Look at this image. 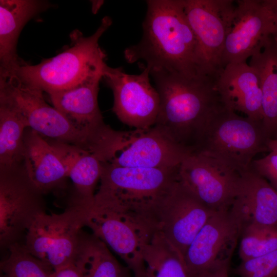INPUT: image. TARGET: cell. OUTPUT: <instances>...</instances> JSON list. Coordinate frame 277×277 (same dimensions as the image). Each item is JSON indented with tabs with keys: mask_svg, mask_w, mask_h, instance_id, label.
<instances>
[{
	"mask_svg": "<svg viewBox=\"0 0 277 277\" xmlns=\"http://www.w3.org/2000/svg\"><path fill=\"white\" fill-rule=\"evenodd\" d=\"M146 4L142 38L125 48L126 61L138 63L150 71H166L187 77L206 75L183 0H148Z\"/></svg>",
	"mask_w": 277,
	"mask_h": 277,
	"instance_id": "6da1fadb",
	"label": "cell"
},
{
	"mask_svg": "<svg viewBox=\"0 0 277 277\" xmlns=\"http://www.w3.org/2000/svg\"><path fill=\"white\" fill-rule=\"evenodd\" d=\"M179 168L128 167L104 163L92 209L122 217L153 236L159 231L161 204L178 180Z\"/></svg>",
	"mask_w": 277,
	"mask_h": 277,
	"instance_id": "7a4b0ae2",
	"label": "cell"
},
{
	"mask_svg": "<svg viewBox=\"0 0 277 277\" xmlns=\"http://www.w3.org/2000/svg\"><path fill=\"white\" fill-rule=\"evenodd\" d=\"M160 96L153 127L179 145L193 152L209 119L222 105L216 78L187 77L166 71H150Z\"/></svg>",
	"mask_w": 277,
	"mask_h": 277,
	"instance_id": "3957f363",
	"label": "cell"
},
{
	"mask_svg": "<svg viewBox=\"0 0 277 277\" xmlns=\"http://www.w3.org/2000/svg\"><path fill=\"white\" fill-rule=\"evenodd\" d=\"M108 16L90 36L80 31L71 35L70 46L56 56L32 65L24 63L7 70L24 82L49 94L72 88L84 82L103 79L106 54L100 47L99 39L112 24Z\"/></svg>",
	"mask_w": 277,
	"mask_h": 277,
	"instance_id": "277c9868",
	"label": "cell"
},
{
	"mask_svg": "<svg viewBox=\"0 0 277 277\" xmlns=\"http://www.w3.org/2000/svg\"><path fill=\"white\" fill-rule=\"evenodd\" d=\"M269 138L262 122L221 105L206 123L193 153L212 157L241 174L250 170L256 154L268 150Z\"/></svg>",
	"mask_w": 277,
	"mask_h": 277,
	"instance_id": "5b68a950",
	"label": "cell"
},
{
	"mask_svg": "<svg viewBox=\"0 0 277 277\" xmlns=\"http://www.w3.org/2000/svg\"><path fill=\"white\" fill-rule=\"evenodd\" d=\"M43 92L24 82L14 73L0 70V97L22 115L28 128L55 141L97 152L104 150L107 138L90 136L78 130L59 111L46 103Z\"/></svg>",
	"mask_w": 277,
	"mask_h": 277,
	"instance_id": "8992f818",
	"label": "cell"
},
{
	"mask_svg": "<svg viewBox=\"0 0 277 277\" xmlns=\"http://www.w3.org/2000/svg\"><path fill=\"white\" fill-rule=\"evenodd\" d=\"M91 209L73 199L62 213L43 211L35 217L23 243L53 271L71 264L76 259L82 228L86 226Z\"/></svg>",
	"mask_w": 277,
	"mask_h": 277,
	"instance_id": "52a82bcc",
	"label": "cell"
},
{
	"mask_svg": "<svg viewBox=\"0 0 277 277\" xmlns=\"http://www.w3.org/2000/svg\"><path fill=\"white\" fill-rule=\"evenodd\" d=\"M138 74H130L122 67L105 69L103 79L113 95L112 110L119 120L135 129H149L155 123L160 96L150 83V69L139 66Z\"/></svg>",
	"mask_w": 277,
	"mask_h": 277,
	"instance_id": "ba28073f",
	"label": "cell"
},
{
	"mask_svg": "<svg viewBox=\"0 0 277 277\" xmlns=\"http://www.w3.org/2000/svg\"><path fill=\"white\" fill-rule=\"evenodd\" d=\"M235 2L183 0L185 14L197 42L205 75L216 78L223 69L222 54L235 8Z\"/></svg>",
	"mask_w": 277,
	"mask_h": 277,
	"instance_id": "9c48e42d",
	"label": "cell"
},
{
	"mask_svg": "<svg viewBox=\"0 0 277 277\" xmlns=\"http://www.w3.org/2000/svg\"><path fill=\"white\" fill-rule=\"evenodd\" d=\"M241 174L221 161L201 153H192L181 163L178 180L204 204L220 211L230 208Z\"/></svg>",
	"mask_w": 277,
	"mask_h": 277,
	"instance_id": "30bf717a",
	"label": "cell"
},
{
	"mask_svg": "<svg viewBox=\"0 0 277 277\" xmlns=\"http://www.w3.org/2000/svg\"><path fill=\"white\" fill-rule=\"evenodd\" d=\"M43 194L26 174L19 176L12 171L1 172L0 245L6 250L21 243L35 217L45 211Z\"/></svg>",
	"mask_w": 277,
	"mask_h": 277,
	"instance_id": "8fae6325",
	"label": "cell"
},
{
	"mask_svg": "<svg viewBox=\"0 0 277 277\" xmlns=\"http://www.w3.org/2000/svg\"><path fill=\"white\" fill-rule=\"evenodd\" d=\"M215 212L178 180L161 204L159 231L184 259L196 235Z\"/></svg>",
	"mask_w": 277,
	"mask_h": 277,
	"instance_id": "7c38bea8",
	"label": "cell"
},
{
	"mask_svg": "<svg viewBox=\"0 0 277 277\" xmlns=\"http://www.w3.org/2000/svg\"><path fill=\"white\" fill-rule=\"evenodd\" d=\"M275 32L272 13L265 0H238L222 57L223 68L246 62Z\"/></svg>",
	"mask_w": 277,
	"mask_h": 277,
	"instance_id": "4fadbf2b",
	"label": "cell"
},
{
	"mask_svg": "<svg viewBox=\"0 0 277 277\" xmlns=\"http://www.w3.org/2000/svg\"><path fill=\"white\" fill-rule=\"evenodd\" d=\"M242 224L231 207L216 211L189 246L184 261L191 277L220 261L230 260Z\"/></svg>",
	"mask_w": 277,
	"mask_h": 277,
	"instance_id": "5bb4252c",
	"label": "cell"
},
{
	"mask_svg": "<svg viewBox=\"0 0 277 277\" xmlns=\"http://www.w3.org/2000/svg\"><path fill=\"white\" fill-rule=\"evenodd\" d=\"M191 153L152 126L127 132L121 147L108 162L122 167L171 168L180 166Z\"/></svg>",
	"mask_w": 277,
	"mask_h": 277,
	"instance_id": "9a60e30c",
	"label": "cell"
},
{
	"mask_svg": "<svg viewBox=\"0 0 277 277\" xmlns=\"http://www.w3.org/2000/svg\"><path fill=\"white\" fill-rule=\"evenodd\" d=\"M86 226L125 262L134 277H146L143 253L154 235L122 217L93 209Z\"/></svg>",
	"mask_w": 277,
	"mask_h": 277,
	"instance_id": "2e32d148",
	"label": "cell"
},
{
	"mask_svg": "<svg viewBox=\"0 0 277 277\" xmlns=\"http://www.w3.org/2000/svg\"><path fill=\"white\" fill-rule=\"evenodd\" d=\"M101 80L89 81L49 95L53 106L76 129L90 136L105 137L114 135L117 131L106 125L98 107Z\"/></svg>",
	"mask_w": 277,
	"mask_h": 277,
	"instance_id": "e0dca14e",
	"label": "cell"
},
{
	"mask_svg": "<svg viewBox=\"0 0 277 277\" xmlns=\"http://www.w3.org/2000/svg\"><path fill=\"white\" fill-rule=\"evenodd\" d=\"M215 86L224 107L262 122L260 79L255 70L246 62L226 65L216 77Z\"/></svg>",
	"mask_w": 277,
	"mask_h": 277,
	"instance_id": "ac0fdd59",
	"label": "cell"
},
{
	"mask_svg": "<svg viewBox=\"0 0 277 277\" xmlns=\"http://www.w3.org/2000/svg\"><path fill=\"white\" fill-rule=\"evenodd\" d=\"M231 207L240 217L242 229L249 225L277 227V191L251 170L241 174Z\"/></svg>",
	"mask_w": 277,
	"mask_h": 277,
	"instance_id": "d6986e66",
	"label": "cell"
},
{
	"mask_svg": "<svg viewBox=\"0 0 277 277\" xmlns=\"http://www.w3.org/2000/svg\"><path fill=\"white\" fill-rule=\"evenodd\" d=\"M24 142L25 174L33 186L42 194L59 186L67 175L52 144L30 128L25 130Z\"/></svg>",
	"mask_w": 277,
	"mask_h": 277,
	"instance_id": "ffe728a7",
	"label": "cell"
},
{
	"mask_svg": "<svg viewBox=\"0 0 277 277\" xmlns=\"http://www.w3.org/2000/svg\"><path fill=\"white\" fill-rule=\"evenodd\" d=\"M50 6L45 1H0V69L10 70L24 63L16 53L20 33L30 20Z\"/></svg>",
	"mask_w": 277,
	"mask_h": 277,
	"instance_id": "44dd1931",
	"label": "cell"
},
{
	"mask_svg": "<svg viewBox=\"0 0 277 277\" xmlns=\"http://www.w3.org/2000/svg\"><path fill=\"white\" fill-rule=\"evenodd\" d=\"M51 144L62 161L67 177L73 184L76 190L74 198L92 206L103 164L108 159L100 153L75 145L57 141Z\"/></svg>",
	"mask_w": 277,
	"mask_h": 277,
	"instance_id": "7402d4cb",
	"label": "cell"
},
{
	"mask_svg": "<svg viewBox=\"0 0 277 277\" xmlns=\"http://www.w3.org/2000/svg\"><path fill=\"white\" fill-rule=\"evenodd\" d=\"M260 82L264 130L269 138L277 135V37L271 35L261 49L250 58L249 64Z\"/></svg>",
	"mask_w": 277,
	"mask_h": 277,
	"instance_id": "603a6c76",
	"label": "cell"
},
{
	"mask_svg": "<svg viewBox=\"0 0 277 277\" xmlns=\"http://www.w3.org/2000/svg\"><path fill=\"white\" fill-rule=\"evenodd\" d=\"M27 124L6 100L0 97L1 172L12 171L24 159V134Z\"/></svg>",
	"mask_w": 277,
	"mask_h": 277,
	"instance_id": "cb8c5ba5",
	"label": "cell"
},
{
	"mask_svg": "<svg viewBox=\"0 0 277 277\" xmlns=\"http://www.w3.org/2000/svg\"><path fill=\"white\" fill-rule=\"evenodd\" d=\"M84 269L87 277H131L108 247L94 234L83 231L75 260Z\"/></svg>",
	"mask_w": 277,
	"mask_h": 277,
	"instance_id": "d4e9b609",
	"label": "cell"
},
{
	"mask_svg": "<svg viewBox=\"0 0 277 277\" xmlns=\"http://www.w3.org/2000/svg\"><path fill=\"white\" fill-rule=\"evenodd\" d=\"M146 277H191L184 259L157 231L144 251Z\"/></svg>",
	"mask_w": 277,
	"mask_h": 277,
	"instance_id": "484cf974",
	"label": "cell"
},
{
	"mask_svg": "<svg viewBox=\"0 0 277 277\" xmlns=\"http://www.w3.org/2000/svg\"><path fill=\"white\" fill-rule=\"evenodd\" d=\"M6 258L1 262L5 277H51L53 270L30 253L23 243L11 245Z\"/></svg>",
	"mask_w": 277,
	"mask_h": 277,
	"instance_id": "4316f807",
	"label": "cell"
},
{
	"mask_svg": "<svg viewBox=\"0 0 277 277\" xmlns=\"http://www.w3.org/2000/svg\"><path fill=\"white\" fill-rule=\"evenodd\" d=\"M240 239L242 261L259 257L277 250V227L249 225L242 229Z\"/></svg>",
	"mask_w": 277,
	"mask_h": 277,
	"instance_id": "83f0119b",
	"label": "cell"
},
{
	"mask_svg": "<svg viewBox=\"0 0 277 277\" xmlns=\"http://www.w3.org/2000/svg\"><path fill=\"white\" fill-rule=\"evenodd\" d=\"M236 271L240 277H277V250L242 261Z\"/></svg>",
	"mask_w": 277,
	"mask_h": 277,
	"instance_id": "f1b7e54d",
	"label": "cell"
},
{
	"mask_svg": "<svg viewBox=\"0 0 277 277\" xmlns=\"http://www.w3.org/2000/svg\"><path fill=\"white\" fill-rule=\"evenodd\" d=\"M250 170L268 180L270 185L277 190V153L270 151L263 158L253 160Z\"/></svg>",
	"mask_w": 277,
	"mask_h": 277,
	"instance_id": "f546056e",
	"label": "cell"
},
{
	"mask_svg": "<svg viewBox=\"0 0 277 277\" xmlns=\"http://www.w3.org/2000/svg\"><path fill=\"white\" fill-rule=\"evenodd\" d=\"M230 260L217 261L201 271L195 277H229Z\"/></svg>",
	"mask_w": 277,
	"mask_h": 277,
	"instance_id": "4dcf8cb0",
	"label": "cell"
},
{
	"mask_svg": "<svg viewBox=\"0 0 277 277\" xmlns=\"http://www.w3.org/2000/svg\"><path fill=\"white\" fill-rule=\"evenodd\" d=\"M51 277H87L84 269L77 262L70 264L55 271Z\"/></svg>",
	"mask_w": 277,
	"mask_h": 277,
	"instance_id": "1f68e13d",
	"label": "cell"
},
{
	"mask_svg": "<svg viewBox=\"0 0 277 277\" xmlns=\"http://www.w3.org/2000/svg\"><path fill=\"white\" fill-rule=\"evenodd\" d=\"M265 2L270 9L274 18L275 32L273 35L277 37V0H265Z\"/></svg>",
	"mask_w": 277,
	"mask_h": 277,
	"instance_id": "d6a6232c",
	"label": "cell"
},
{
	"mask_svg": "<svg viewBox=\"0 0 277 277\" xmlns=\"http://www.w3.org/2000/svg\"><path fill=\"white\" fill-rule=\"evenodd\" d=\"M267 146L268 150L277 153V135L274 138H269Z\"/></svg>",
	"mask_w": 277,
	"mask_h": 277,
	"instance_id": "836d02e7",
	"label": "cell"
},
{
	"mask_svg": "<svg viewBox=\"0 0 277 277\" xmlns=\"http://www.w3.org/2000/svg\"><path fill=\"white\" fill-rule=\"evenodd\" d=\"M1 277H5L3 275L1 274Z\"/></svg>",
	"mask_w": 277,
	"mask_h": 277,
	"instance_id": "e575fe53",
	"label": "cell"
}]
</instances>
